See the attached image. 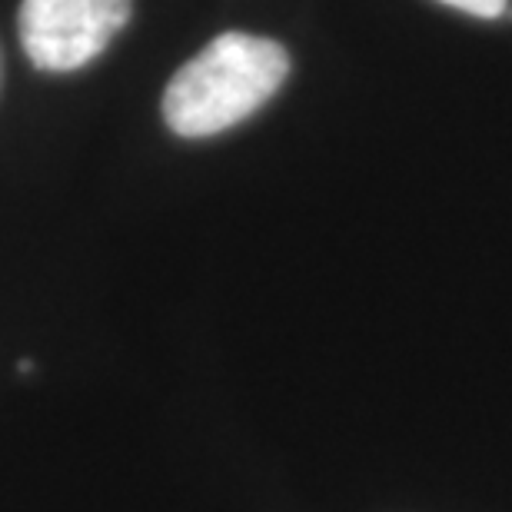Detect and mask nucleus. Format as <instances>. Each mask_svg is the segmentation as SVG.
<instances>
[{
	"mask_svg": "<svg viewBox=\"0 0 512 512\" xmlns=\"http://www.w3.org/2000/svg\"><path fill=\"white\" fill-rule=\"evenodd\" d=\"M290 74V54L270 37L230 30L173 74L163 120L177 137L200 140L256 114Z\"/></svg>",
	"mask_w": 512,
	"mask_h": 512,
	"instance_id": "obj_1",
	"label": "nucleus"
},
{
	"mask_svg": "<svg viewBox=\"0 0 512 512\" xmlns=\"http://www.w3.org/2000/svg\"><path fill=\"white\" fill-rule=\"evenodd\" d=\"M133 0H24L17 14L30 64L67 74L104 54L130 20Z\"/></svg>",
	"mask_w": 512,
	"mask_h": 512,
	"instance_id": "obj_2",
	"label": "nucleus"
},
{
	"mask_svg": "<svg viewBox=\"0 0 512 512\" xmlns=\"http://www.w3.org/2000/svg\"><path fill=\"white\" fill-rule=\"evenodd\" d=\"M439 4L456 7L473 17H503L509 10V0H439Z\"/></svg>",
	"mask_w": 512,
	"mask_h": 512,
	"instance_id": "obj_3",
	"label": "nucleus"
}]
</instances>
